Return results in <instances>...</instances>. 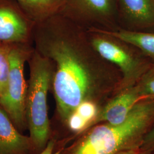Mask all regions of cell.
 Listing matches in <instances>:
<instances>
[{
    "label": "cell",
    "mask_w": 154,
    "mask_h": 154,
    "mask_svg": "<svg viewBox=\"0 0 154 154\" xmlns=\"http://www.w3.org/2000/svg\"><path fill=\"white\" fill-rule=\"evenodd\" d=\"M32 44L52 63L55 119L62 125L81 103L102 107L118 93L121 72L94 48L87 29L71 18L58 13L35 23Z\"/></svg>",
    "instance_id": "6da1fadb"
},
{
    "label": "cell",
    "mask_w": 154,
    "mask_h": 154,
    "mask_svg": "<svg viewBox=\"0 0 154 154\" xmlns=\"http://www.w3.org/2000/svg\"><path fill=\"white\" fill-rule=\"evenodd\" d=\"M154 124V98L134 106L119 125L100 123L75 136L57 141L54 154H117L140 148Z\"/></svg>",
    "instance_id": "7a4b0ae2"
},
{
    "label": "cell",
    "mask_w": 154,
    "mask_h": 154,
    "mask_svg": "<svg viewBox=\"0 0 154 154\" xmlns=\"http://www.w3.org/2000/svg\"><path fill=\"white\" fill-rule=\"evenodd\" d=\"M29 79L25 103L28 129L39 154L51 138V123L48 116V94L51 88L53 67L50 61L33 49L28 60Z\"/></svg>",
    "instance_id": "3957f363"
},
{
    "label": "cell",
    "mask_w": 154,
    "mask_h": 154,
    "mask_svg": "<svg viewBox=\"0 0 154 154\" xmlns=\"http://www.w3.org/2000/svg\"><path fill=\"white\" fill-rule=\"evenodd\" d=\"M87 31L97 53L121 72L122 81L118 93L136 85L154 66L152 61L132 45L95 28H88Z\"/></svg>",
    "instance_id": "277c9868"
},
{
    "label": "cell",
    "mask_w": 154,
    "mask_h": 154,
    "mask_svg": "<svg viewBox=\"0 0 154 154\" xmlns=\"http://www.w3.org/2000/svg\"><path fill=\"white\" fill-rule=\"evenodd\" d=\"M33 49L32 44L12 45L9 75L5 90L0 96V105L21 132L28 128L25 113L28 82L24 68Z\"/></svg>",
    "instance_id": "5b68a950"
},
{
    "label": "cell",
    "mask_w": 154,
    "mask_h": 154,
    "mask_svg": "<svg viewBox=\"0 0 154 154\" xmlns=\"http://www.w3.org/2000/svg\"><path fill=\"white\" fill-rule=\"evenodd\" d=\"M80 25H115L119 20L116 0H63L59 12Z\"/></svg>",
    "instance_id": "8992f818"
},
{
    "label": "cell",
    "mask_w": 154,
    "mask_h": 154,
    "mask_svg": "<svg viewBox=\"0 0 154 154\" xmlns=\"http://www.w3.org/2000/svg\"><path fill=\"white\" fill-rule=\"evenodd\" d=\"M35 22L16 0H0V42L32 44Z\"/></svg>",
    "instance_id": "52a82bcc"
},
{
    "label": "cell",
    "mask_w": 154,
    "mask_h": 154,
    "mask_svg": "<svg viewBox=\"0 0 154 154\" xmlns=\"http://www.w3.org/2000/svg\"><path fill=\"white\" fill-rule=\"evenodd\" d=\"M141 99L135 85L122 90L101 107L90 127L105 122L114 125L121 124L126 119L134 106Z\"/></svg>",
    "instance_id": "ba28073f"
},
{
    "label": "cell",
    "mask_w": 154,
    "mask_h": 154,
    "mask_svg": "<svg viewBox=\"0 0 154 154\" xmlns=\"http://www.w3.org/2000/svg\"><path fill=\"white\" fill-rule=\"evenodd\" d=\"M0 154H36L30 137L18 131L1 105Z\"/></svg>",
    "instance_id": "9c48e42d"
},
{
    "label": "cell",
    "mask_w": 154,
    "mask_h": 154,
    "mask_svg": "<svg viewBox=\"0 0 154 154\" xmlns=\"http://www.w3.org/2000/svg\"><path fill=\"white\" fill-rule=\"evenodd\" d=\"M119 20L139 30L154 29V0H116Z\"/></svg>",
    "instance_id": "30bf717a"
},
{
    "label": "cell",
    "mask_w": 154,
    "mask_h": 154,
    "mask_svg": "<svg viewBox=\"0 0 154 154\" xmlns=\"http://www.w3.org/2000/svg\"><path fill=\"white\" fill-rule=\"evenodd\" d=\"M94 28L132 45L146 55L154 63V32Z\"/></svg>",
    "instance_id": "8fae6325"
},
{
    "label": "cell",
    "mask_w": 154,
    "mask_h": 154,
    "mask_svg": "<svg viewBox=\"0 0 154 154\" xmlns=\"http://www.w3.org/2000/svg\"><path fill=\"white\" fill-rule=\"evenodd\" d=\"M33 22H41L59 13L63 0H16Z\"/></svg>",
    "instance_id": "7c38bea8"
},
{
    "label": "cell",
    "mask_w": 154,
    "mask_h": 154,
    "mask_svg": "<svg viewBox=\"0 0 154 154\" xmlns=\"http://www.w3.org/2000/svg\"><path fill=\"white\" fill-rule=\"evenodd\" d=\"M12 45L0 42V96L5 90L9 75Z\"/></svg>",
    "instance_id": "4fadbf2b"
},
{
    "label": "cell",
    "mask_w": 154,
    "mask_h": 154,
    "mask_svg": "<svg viewBox=\"0 0 154 154\" xmlns=\"http://www.w3.org/2000/svg\"><path fill=\"white\" fill-rule=\"evenodd\" d=\"M135 85L142 99L154 98V65L143 75Z\"/></svg>",
    "instance_id": "5bb4252c"
},
{
    "label": "cell",
    "mask_w": 154,
    "mask_h": 154,
    "mask_svg": "<svg viewBox=\"0 0 154 154\" xmlns=\"http://www.w3.org/2000/svg\"><path fill=\"white\" fill-rule=\"evenodd\" d=\"M141 148L154 153V124L143 140Z\"/></svg>",
    "instance_id": "9a60e30c"
},
{
    "label": "cell",
    "mask_w": 154,
    "mask_h": 154,
    "mask_svg": "<svg viewBox=\"0 0 154 154\" xmlns=\"http://www.w3.org/2000/svg\"><path fill=\"white\" fill-rule=\"evenodd\" d=\"M56 140L54 137H51L47 143L46 147L39 154H54Z\"/></svg>",
    "instance_id": "2e32d148"
},
{
    "label": "cell",
    "mask_w": 154,
    "mask_h": 154,
    "mask_svg": "<svg viewBox=\"0 0 154 154\" xmlns=\"http://www.w3.org/2000/svg\"><path fill=\"white\" fill-rule=\"evenodd\" d=\"M117 154H152V153L150 151L140 147L138 149H132L122 151L121 152L118 153Z\"/></svg>",
    "instance_id": "e0dca14e"
}]
</instances>
